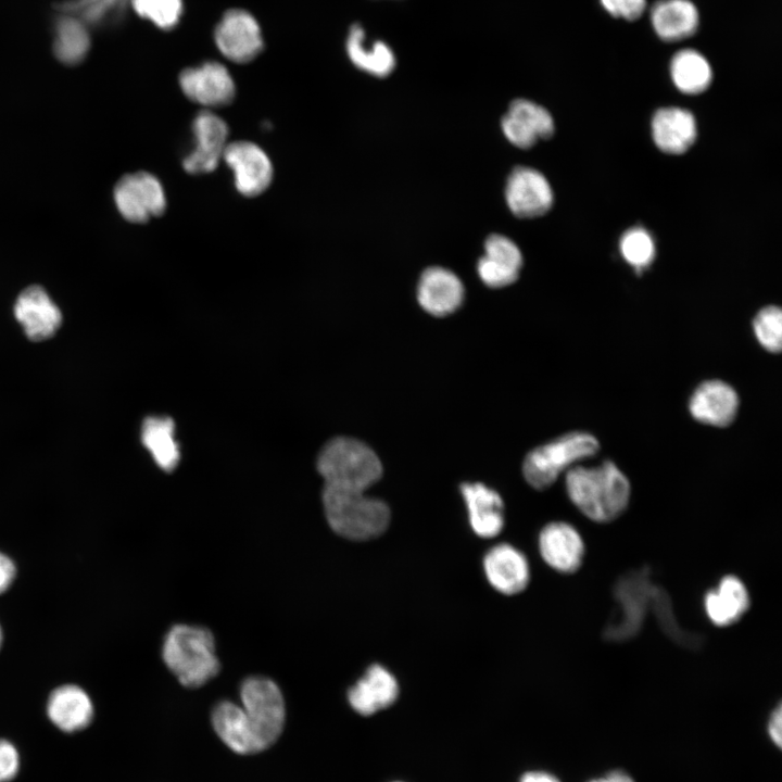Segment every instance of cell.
I'll return each mask as SVG.
<instances>
[{"label":"cell","instance_id":"1","mask_svg":"<svg viewBox=\"0 0 782 782\" xmlns=\"http://www.w3.org/2000/svg\"><path fill=\"white\" fill-rule=\"evenodd\" d=\"M566 491L576 507L596 522H609L619 517L630 499L628 478L610 461L594 467L568 469Z\"/></svg>","mask_w":782,"mask_h":782},{"label":"cell","instance_id":"2","mask_svg":"<svg viewBox=\"0 0 782 782\" xmlns=\"http://www.w3.org/2000/svg\"><path fill=\"white\" fill-rule=\"evenodd\" d=\"M323 507L330 528L339 535L366 541L382 534L390 522V509L365 491L324 484Z\"/></svg>","mask_w":782,"mask_h":782},{"label":"cell","instance_id":"3","mask_svg":"<svg viewBox=\"0 0 782 782\" xmlns=\"http://www.w3.org/2000/svg\"><path fill=\"white\" fill-rule=\"evenodd\" d=\"M162 657L180 684L199 688L219 671L213 634L203 627L175 625L166 633Z\"/></svg>","mask_w":782,"mask_h":782},{"label":"cell","instance_id":"4","mask_svg":"<svg viewBox=\"0 0 782 782\" xmlns=\"http://www.w3.org/2000/svg\"><path fill=\"white\" fill-rule=\"evenodd\" d=\"M317 470L324 484L366 491L377 482L382 466L377 454L364 442L336 437L320 450Z\"/></svg>","mask_w":782,"mask_h":782},{"label":"cell","instance_id":"5","mask_svg":"<svg viewBox=\"0 0 782 782\" xmlns=\"http://www.w3.org/2000/svg\"><path fill=\"white\" fill-rule=\"evenodd\" d=\"M598 447L596 438L588 432L566 433L528 453L522 465L525 479L534 489H546L573 464L595 455Z\"/></svg>","mask_w":782,"mask_h":782},{"label":"cell","instance_id":"6","mask_svg":"<svg viewBox=\"0 0 782 782\" xmlns=\"http://www.w3.org/2000/svg\"><path fill=\"white\" fill-rule=\"evenodd\" d=\"M241 707L263 749L281 734L286 707L279 686L265 677H249L240 686Z\"/></svg>","mask_w":782,"mask_h":782},{"label":"cell","instance_id":"7","mask_svg":"<svg viewBox=\"0 0 782 782\" xmlns=\"http://www.w3.org/2000/svg\"><path fill=\"white\" fill-rule=\"evenodd\" d=\"M114 200L122 216L133 223H146L166 210L165 190L148 172L123 176L114 187Z\"/></svg>","mask_w":782,"mask_h":782},{"label":"cell","instance_id":"8","mask_svg":"<svg viewBox=\"0 0 782 782\" xmlns=\"http://www.w3.org/2000/svg\"><path fill=\"white\" fill-rule=\"evenodd\" d=\"M194 144L182 160L184 169L192 175L209 174L223 160L228 144L227 123L211 110H202L192 122Z\"/></svg>","mask_w":782,"mask_h":782},{"label":"cell","instance_id":"9","mask_svg":"<svg viewBox=\"0 0 782 782\" xmlns=\"http://www.w3.org/2000/svg\"><path fill=\"white\" fill-rule=\"evenodd\" d=\"M184 94L204 110L226 106L236 96V85L229 71L215 61L184 70L179 75Z\"/></svg>","mask_w":782,"mask_h":782},{"label":"cell","instance_id":"10","mask_svg":"<svg viewBox=\"0 0 782 782\" xmlns=\"http://www.w3.org/2000/svg\"><path fill=\"white\" fill-rule=\"evenodd\" d=\"M223 161L232 171L236 189L244 197L260 195L272 184L274 169L270 159L251 141L228 142Z\"/></svg>","mask_w":782,"mask_h":782},{"label":"cell","instance_id":"11","mask_svg":"<svg viewBox=\"0 0 782 782\" xmlns=\"http://www.w3.org/2000/svg\"><path fill=\"white\" fill-rule=\"evenodd\" d=\"M215 43L222 54L236 63L252 61L262 50L263 39L258 23L247 11H227L216 25Z\"/></svg>","mask_w":782,"mask_h":782},{"label":"cell","instance_id":"12","mask_svg":"<svg viewBox=\"0 0 782 782\" xmlns=\"http://www.w3.org/2000/svg\"><path fill=\"white\" fill-rule=\"evenodd\" d=\"M505 199L510 212L519 218L544 215L553 204L550 182L539 171L516 166L507 177Z\"/></svg>","mask_w":782,"mask_h":782},{"label":"cell","instance_id":"13","mask_svg":"<svg viewBox=\"0 0 782 782\" xmlns=\"http://www.w3.org/2000/svg\"><path fill=\"white\" fill-rule=\"evenodd\" d=\"M501 127L507 140L520 149H529L540 139H548L555 130L550 112L526 99H516L508 105Z\"/></svg>","mask_w":782,"mask_h":782},{"label":"cell","instance_id":"14","mask_svg":"<svg viewBox=\"0 0 782 782\" xmlns=\"http://www.w3.org/2000/svg\"><path fill=\"white\" fill-rule=\"evenodd\" d=\"M14 314L27 337L34 341L53 336L62 321L60 310L39 286H30L18 295Z\"/></svg>","mask_w":782,"mask_h":782},{"label":"cell","instance_id":"15","mask_svg":"<svg viewBox=\"0 0 782 782\" xmlns=\"http://www.w3.org/2000/svg\"><path fill=\"white\" fill-rule=\"evenodd\" d=\"M539 550L544 562L563 573L578 570L584 556L581 535L566 522L546 525L539 535Z\"/></svg>","mask_w":782,"mask_h":782},{"label":"cell","instance_id":"16","mask_svg":"<svg viewBox=\"0 0 782 782\" xmlns=\"http://www.w3.org/2000/svg\"><path fill=\"white\" fill-rule=\"evenodd\" d=\"M464 299V287L451 270L432 266L426 268L418 281L417 300L420 306L434 316L455 312Z\"/></svg>","mask_w":782,"mask_h":782},{"label":"cell","instance_id":"17","mask_svg":"<svg viewBox=\"0 0 782 782\" xmlns=\"http://www.w3.org/2000/svg\"><path fill=\"white\" fill-rule=\"evenodd\" d=\"M739 396L735 390L721 380L703 382L690 399L689 409L702 424L726 427L737 413Z\"/></svg>","mask_w":782,"mask_h":782},{"label":"cell","instance_id":"18","mask_svg":"<svg viewBox=\"0 0 782 782\" xmlns=\"http://www.w3.org/2000/svg\"><path fill=\"white\" fill-rule=\"evenodd\" d=\"M483 568L490 584L501 593L521 592L530 578L525 555L509 544L493 546L483 558Z\"/></svg>","mask_w":782,"mask_h":782},{"label":"cell","instance_id":"19","mask_svg":"<svg viewBox=\"0 0 782 782\" xmlns=\"http://www.w3.org/2000/svg\"><path fill=\"white\" fill-rule=\"evenodd\" d=\"M398 695L399 685L391 672L373 665L349 690L348 699L356 712L369 716L393 704Z\"/></svg>","mask_w":782,"mask_h":782},{"label":"cell","instance_id":"20","mask_svg":"<svg viewBox=\"0 0 782 782\" xmlns=\"http://www.w3.org/2000/svg\"><path fill=\"white\" fill-rule=\"evenodd\" d=\"M461 491L474 532L484 539L496 537L504 526L503 501L499 493L479 482L464 483Z\"/></svg>","mask_w":782,"mask_h":782},{"label":"cell","instance_id":"21","mask_svg":"<svg viewBox=\"0 0 782 782\" xmlns=\"http://www.w3.org/2000/svg\"><path fill=\"white\" fill-rule=\"evenodd\" d=\"M655 34L666 42H676L694 35L699 14L691 0H657L651 9Z\"/></svg>","mask_w":782,"mask_h":782},{"label":"cell","instance_id":"22","mask_svg":"<svg viewBox=\"0 0 782 782\" xmlns=\"http://www.w3.org/2000/svg\"><path fill=\"white\" fill-rule=\"evenodd\" d=\"M652 133L658 149L666 153L680 154L695 141L696 122L688 110L663 108L653 116Z\"/></svg>","mask_w":782,"mask_h":782},{"label":"cell","instance_id":"23","mask_svg":"<svg viewBox=\"0 0 782 782\" xmlns=\"http://www.w3.org/2000/svg\"><path fill=\"white\" fill-rule=\"evenodd\" d=\"M47 714L60 730L75 732L91 722L93 706L90 697L81 688L66 684L56 688L50 694Z\"/></svg>","mask_w":782,"mask_h":782},{"label":"cell","instance_id":"24","mask_svg":"<svg viewBox=\"0 0 782 782\" xmlns=\"http://www.w3.org/2000/svg\"><path fill=\"white\" fill-rule=\"evenodd\" d=\"M212 724L219 739L235 753L256 754L263 749L241 706L223 701L212 711Z\"/></svg>","mask_w":782,"mask_h":782},{"label":"cell","instance_id":"25","mask_svg":"<svg viewBox=\"0 0 782 782\" xmlns=\"http://www.w3.org/2000/svg\"><path fill=\"white\" fill-rule=\"evenodd\" d=\"M705 610L712 623L724 627L736 622L749 607L745 584L735 576L723 577L716 589L706 593Z\"/></svg>","mask_w":782,"mask_h":782},{"label":"cell","instance_id":"26","mask_svg":"<svg viewBox=\"0 0 782 782\" xmlns=\"http://www.w3.org/2000/svg\"><path fill=\"white\" fill-rule=\"evenodd\" d=\"M670 75L674 86L683 93L697 94L705 91L712 80L707 59L695 49H681L670 61Z\"/></svg>","mask_w":782,"mask_h":782},{"label":"cell","instance_id":"27","mask_svg":"<svg viewBox=\"0 0 782 782\" xmlns=\"http://www.w3.org/2000/svg\"><path fill=\"white\" fill-rule=\"evenodd\" d=\"M174 430V421L169 417L160 416L148 417L141 429L143 445L157 466L166 471L173 470L180 458Z\"/></svg>","mask_w":782,"mask_h":782},{"label":"cell","instance_id":"28","mask_svg":"<svg viewBox=\"0 0 782 782\" xmlns=\"http://www.w3.org/2000/svg\"><path fill=\"white\" fill-rule=\"evenodd\" d=\"M364 30L358 24L352 25L346 38V52L351 62L360 70L377 76H388L395 66L392 50L381 41L375 42L370 48L363 45Z\"/></svg>","mask_w":782,"mask_h":782},{"label":"cell","instance_id":"29","mask_svg":"<svg viewBox=\"0 0 782 782\" xmlns=\"http://www.w3.org/2000/svg\"><path fill=\"white\" fill-rule=\"evenodd\" d=\"M89 48L86 28L74 18L59 22L54 52L58 59L67 64L81 61Z\"/></svg>","mask_w":782,"mask_h":782},{"label":"cell","instance_id":"30","mask_svg":"<svg viewBox=\"0 0 782 782\" xmlns=\"http://www.w3.org/2000/svg\"><path fill=\"white\" fill-rule=\"evenodd\" d=\"M623 258L636 270L651 265L655 255V245L651 235L641 227H634L623 234L620 240Z\"/></svg>","mask_w":782,"mask_h":782},{"label":"cell","instance_id":"31","mask_svg":"<svg viewBox=\"0 0 782 782\" xmlns=\"http://www.w3.org/2000/svg\"><path fill=\"white\" fill-rule=\"evenodd\" d=\"M138 15L162 29L175 27L182 14V0H130Z\"/></svg>","mask_w":782,"mask_h":782},{"label":"cell","instance_id":"32","mask_svg":"<svg viewBox=\"0 0 782 782\" xmlns=\"http://www.w3.org/2000/svg\"><path fill=\"white\" fill-rule=\"evenodd\" d=\"M753 328L760 345L769 352L777 353L782 348V312L778 306H767L760 310Z\"/></svg>","mask_w":782,"mask_h":782},{"label":"cell","instance_id":"33","mask_svg":"<svg viewBox=\"0 0 782 782\" xmlns=\"http://www.w3.org/2000/svg\"><path fill=\"white\" fill-rule=\"evenodd\" d=\"M477 272L485 286L490 288H503L517 280L520 269L483 255L477 263Z\"/></svg>","mask_w":782,"mask_h":782},{"label":"cell","instance_id":"34","mask_svg":"<svg viewBox=\"0 0 782 782\" xmlns=\"http://www.w3.org/2000/svg\"><path fill=\"white\" fill-rule=\"evenodd\" d=\"M484 255L521 269L522 255L519 248L503 235L492 234L485 239Z\"/></svg>","mask_w":782,"mask_h":782},{"label":"cell","instance_id":"35","mask_svg":"<svg viewBox=\"0 0 782 782\" xmlns=\"http://www.w3.org/2000/svg\"><path fill=\"white\" fill-rule=\"evenodd\" d=\"M130 0H80L72 10H80L84 16L92 22L104 20L110 14H117Z\"/></svg>","mask_w":782,"mask_h":782},{"label":"cell","instance_id":"36","mask_svg":"<svg viewBox=\"0 0 782 782\" xmlns=\"http://www.w3.org/2000/svg\"><path fill=\"white\" fill-rule=\"evenodd\" d=\"M603 8L614 17L627 21L638 20L646 8L647 0H600Z\"/></svg>","mask_w":782,"mask_h":782},{"label":"cell","instance_id":"37","mask_svg":"<svg viewBox=\"0 0 782 782\" xmlns=\"http://www.w3.org/2000/svg\"><path fill=\"white\" fill-rule=\"evenodd\" d=\"M18 767L20 756L15 746L7 740H0V782L12 780Z\"/></svg>","mask_w":782,"mask_h":782},{"label":"cell","instance_id":"38","mask_svg":"<svg viewBox=\"0 0 782 782\" xmlns=\"http://www.w3.org/2000/svg\"><path fill=\"white\" fill-rule=\"evenodd\" d=\"M14 563L0 552V594L9 589L15 577Z\"/></svg>","mask_w":782,"mask_h":782},{"label":"cell","instance_id":"39","mask_svg":"<svg viewBox=\"0 0 782 782\" xmlns=\"http://www.w3.org/2000/svg\"><path fill=\"white\" fill-rule=\"evenodd\" d=\"M782 710L781 705H778V707L772 711L769 723H768V733L771 737V740L777 744L778 747H781V741H782Z\"/></svg>","mask_w":782,"mask_h":782},{"label":"cell","instance_id":"40","mask_svg":"<svg viewBox=\"0 0 782 782\" xmlns=\"http://www.w3.org/2000/svg\"><path fill=\"white\" fill-rule=\"evenodd\" d=\"M520 782H560L556 777L551 773L542 771H532L526 773Z\"/></svg>","mask_w":782,"mask_h":782},{"label":"cell","instance_id":"41","mask_svg":"<svg viewBox=\"0 0 782 782\" xmlns=\"http://www.w3.org/2000/svg\"><path fill=\"white\" fill-rule=\"evenodd\" d=\"M589 782H634L630 775L621 771H614L605 777L591 780Z\"/></svg>","mask_w":782,"mask_h":782},{"label":"cell","instance_id":"42","mask_svg":"<svg viewBox=\"0 0 782 782\" xmlns=\"http://www.w3.org/2000/svg\"><path fill=\"white\" fill-rule=\"evenodd\" d=\"M1 642H2V631H1V627H0V646H1Z\"/></svg>","mask_w":782,"mask_h":782}]
</instances>
